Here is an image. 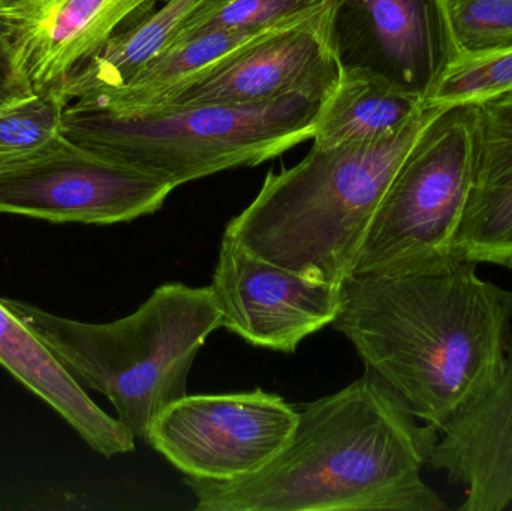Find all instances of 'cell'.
Returning a JSON list of instances; mask_svg holds the SVG:
<instances>
[{
  "label": "cell",
  "mask_w": 512,
  "mask_h": 511,
  "mask_svg": "<svg viewBox=\"0 0 512 511\" xmlns=\"http://www.w3.org/2000/svg\"><path fill=\"white\" fill-rule=\"evenodd\" d=\"M477 266L351 275L331 324L366 371L439 431L490 392L507 359L512 291L481 278Z\"/></svg>",
  "instance_id": "obj_1"
},
{
  "label": "cell",
  "mask_w": 512,
  "mask_h": 511,
  "mask_svg": "<svg viewBox=\"0 0 512 511\" xmlns=\"http://www.w3.org/2000/svg\"><path fill=\"white\" fill-rule=\"evenodd\" d=\"M372 372L307 405L270 465L234 482L183 477L198 511H442L423 477L439 440Z\"/></svg>",
  "instance_id": "obj_2"
},
{
  "label": "cell",
  "mask_w": 512,
  "mask_h": 511,
  "mask_svg": "<svg viewBox=\"0 0 512 511\" xmlns=\"http://www.w3.org/2000/svg\"><path fill=\"white\" fill-rule=\"evenodd\" d=\"M435 107L372 143L312 146L303 161L265 176L225 233L262 260L342 285L354 272L376 210Z\"/></svg>",
  "instance_id": "obj_3"
},
{
  "label": "cell",
  "mask_w": 512,
  "mask_h": 511,
  "mask_svg": "<svg viewBox=\"0 0 512 511\" xmlns=\"http://www.w3.org/2000/svg\"><path fill=\"white\" fill-rule=\"evenodd\" d=\"M86 389L107 396L117 419L146 441L156 417L188 395V378L222 320L212 288L168 282L128 317L92 324L0 299Z\"/></svg>",
  "instance_id": "obj_4"
},
{
  "label": "cell",
  "mask_w": 512,
  "mask_h": 511,
  "mask_svg": "<svg viewBox=\"0 0 512 511\" xmlns=\"http://www.w3.org/2000/svg\"><path fill=\"white\" fill-rule=\"evenodd\" d=\"M321 102L291 96L268 104H197L113 113L80 102L63 111L69 140L161 174L176 188L255 167L312 140Z\"/></svg>",
  "instance_id": "obj_5"
},
{
  "label": "cell",
  "mask_w": 512,
  "mask_h": 511,
  "mask_svg": "<svg viewBox=\"0 0 512 511\" xmlns=\"http://www.w3.org/2000/svg\"><path fill=\"white\" fill-rule=\"evenodd\" d=\"M472 155L474 107H435L376 210L352 275L436 272L457 263Z\"/></svg>",
  "instance_id": "obj_6"
},
{
  "label": "cell",
  "mask_w": 512,
  "mask_h": 511,
  "mask_svg": "<svg viewBox=\"0 0 512 511\" xmlns=\"http://www.w3.org/2000/svg\"><path fill=\"white\" fill-rule=\"evenodd\" d=\"M176 189L161 174L81 146L59 132L0 158V213L59 224L113 225L153 215Z\"/></svg>",
  "instance_id": "obj_7"
},
{
  "label": "cell",
  "mask_w": 512,
  "mask_h": 511,
  "mask_svg": "<svg viewBox=\"0 0 512 511\" xmlns=\"http://www.w3.org/2000/svg\"><path fill=\"white\" fill-rule=\"evenodd\" d=\"M297 425L298 411L262 389L186 395L156 417L144 443L185 476L234 482L270 465Z\"/></svg>",
  "instance_id": "obj_8"
},
{
  "label": "cell",
  "mask_w": 512,
  "mask_h": 511,
  "mask_svg": "<svg viewBox=\"0 0 512 511\" xmlns=\"http://www.w3.org/2000/svg\"><path fill=\"white\" fill-rule=\"evenodd\" d=\"M325 32L340 75L375 78L426 105L459 54L444 0H328Z\"/></svg>",
  "instance_id": "obj_9"
},
{
  "label": "cell",
  "mask_w": 512,
  "mask_h": 511,
  "mask_svg": "<svg viewBox=\"0 0 512 511\" xmlns=\"http://www.w3.org/2000/svg\"><path fill=\"white\" fill-rule=\"evenodd\" d=\"M210 288L224 329L254 347L294 354L304 339L333 324L342 285L262 260L224 234Z\"/></svg>",
  "instance_id": "obj_10"
},
{
  "label": "cell",
  "mask_w": 512,
  "mask_h": 511,
  "mask_svg": "<svg viewBox=\"0 0 512 511\" xmlns=\"http://www.w3.org/2000/svg\"><path fill=\"white\" fill-rule=\"evenodd\" d=\"M327 5L301 23L240 48L162 107L268 104L291 96L322 104L340 78L325 32Z\"/></svg>",
  "instance_id": "obj_11"
},
{
  "label": "cell",
  "mask_w": 512,
  "mask_h": 511,
  "mask_svg": "<svg viewBox=\"0 0 512 511\" xmlns=\"http://www.w3.org/2000/svg\"><path fill=\"white\" fill-rule=\"evenodd\" d=\"M427 465L465 486L459 510L512 509V332L501 377L484 398L439 431Z\"/></svg>",
  "instance_id": "obj_12"
},
{
  "label": "cell",
  "mask_w": 512,
  "mask_h": 511,
  "mask_svg": "<svg viewBox=\"0 0 512 511\" xmlns=\"http://www.w3.org/2000/svg\"><path fill=\"white\" fill-rule=\"evenodd\" d=\"M165 0H32L8 11L35 92L51 89L123 27Z\"/></svg>",
  "instance_id": "obj_13"
},
{
  "label": "cell",
  "mask_w": 512,
  "mask_h": 511,
  "mask_svg": "<svg viewBox=\"0 0 512 511\" xmlns=\"http://www.w3.org/2000/svg\"><path fill=\"white\" fill-rule=\"evenodd\" d=\"M456 258L512 270V93L474 105L471 186Z\"/></svg>",
  "instance_id": "obj_14"
},
{
  "label": "cell",
  "mask_w": 512,
  "mask_h": 511,
  "mask_svg": "<svg viewBox=\"0 0 512 511\" xmlns=\"http://www.w3.org/2000/svg\"><path fill=\"white\" fill-rule=\"evenodd\" d=\"M0 365L44 399L105 458L134 452L135 440L119 419L108 416L44 342L0 302Z\"/></svg>",
  "instance_id": "obj_15"
},
{
  "label": "cell",
  "mask_w": 512,
  "mask_h": 511,
  "mask_svg": "<svg viewBox=\"0 0 512 511\" xmlns=\"http://www.w3.org/2000/svg\"><path fill=\"white\" fill-rule=\"evenodd\" d=\"M280 29H213L197 33L156 54L126 83L75 101L113 113L162 107L240 48Z\"/></svg>",
  "instance_id": "obj_16"
},
{
  "label": "cell",
  "mask_w": 512,
  "mask_h": 511,
  "mask_svg": "<svg viewBox=\"0 0 512 511\" xmlns=\"http://www.w3.org/2000/svg\"><path fill=\"white\" fill-rule=\"evenodd\" d=\"M210 2L212 0H165L140 20L110 36L51 89L72 102L126 83L156 54L170 47L192 18Z\"/></svg>",
  "instance_id": "obj_17"
},
{
  "label": "cell",
  "mask_w": 512,
  "mask_h": 511,
  "mask_svg": "<svg viewBox=\"0 0 512 511\" xmlns=\"http://www.w3.org/2000/svg\"><path fill=\"white\" fill-rule=\"evenodd\" d=\"M426 107L375 78L340 75L336 89L319 107L313 146H348L391 137Z\"/></svg>",
  "instance_id": "obj_18"
},
{
  "label": "cell",
  "mask_w": 512,
  "mask_h": 511,
  "mask_svg": "<svg viewBox=\"0 0 512 511\" xmlns=\"http://www.w3.org/2000/svg\"><path fill=\"white\" fill-rule=\"evenodd\" d=\"M511 93L512 44L457 54L436 83L427 105L474 107Z\"/></svg>",
  "instance_id": "obj_19"
},
{
  "label": "cell",
  "mask_w": 512,
  "mask_h": 511,
  "mask_svg": "<svg viewBox=\"0 0 512 511\" xmlns=\"http://www.w3.org/2000/svg\"><path fill=\"white\" fill-rule=\"evenodd\" d=\"M327 2L328 0H212L192 18L191 23L174 42L213 29L265 30L294 26L318 14Z\"/></svg>",
  "instance_id": "obj_20"
},
{
  "label": "cell",
  "mask_w": 512,
  "mask_h": 511,
  "mask_svg": "<svg viewBox=\"0 0 512 511\" xmlns=\"http://www.w3.org/2000/svg\"><path fill=\"white\" fill-rule=\"evenodd\" d=\"M69 102L56 89L0 107V158L33 152L56 137Z\"/></svg>",
  "instance_id": "obj_21"
},
{
  "label": "cell",
  "mask_w": 512,
  "mask_h": 511,
  "mask_svg": "<svg viewBox=\"0 0 512 511\" xmlns=\"http://www.w3.org/2000/svg\"><path fill=\"white\" fill-rule=\"evenodd\" d=\"M459 53L512 44V0H444Z\"/></svg>",
  "instance_id": "obj_22"
},
{
  "label": "cell",
  "mask_w": 512,
  "mask_h": 511,
  "mask_svg": "<svg viewBox=\"0 0 512 511\" xmlns=\"http://www.w3.org/2000/svg\"><path fill=\"white\" fill-rule=\"evenodd\" d=\"M35 92L15 45V23L8 11L0 9V107L29 98Z\"/></svg>",
  "instance_id": "obj_23"
},
{
  "label": "cell",
  "mask_w": 512,
  "mask_h": 511,
  "mask_svg": "<svg viewBox=\"0 0 512 511\" xmlns=\"http://www.w3.org/2000/svg\"><path fill=\"white\" fill-rule=\"evenodd\" d=\"M32 0H0V9L3 11H12V9L21 8V6L27 5Z\"/></svg>",
  "instance_id": "obj_24"
}]
</instances>
